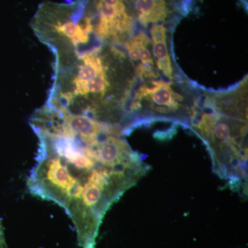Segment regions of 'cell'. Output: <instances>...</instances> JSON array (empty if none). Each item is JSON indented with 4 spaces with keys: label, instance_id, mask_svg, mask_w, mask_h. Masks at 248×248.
<instances>
[{
    "label": "cell",
    "instance_id": "cell-1",
    "mask_svg": "<svg viewBox=\"0 0 248 248\" xmlns=\"http://www.w3.org/2000/svg\"><path fill=\"white\" fill-rule=\"evenodd\" d=\"M35 132L39 146L27 179L29 192L60 205L76 228L80 247L95 248L104 215L135 183L131 161L115 167L102 162L99 144L104 133L86 138L63 122Z\"/></svg>",
    "mask_w": 248,
    "mask_h": 248
},
{
    "label": "cell",
    "instance_id": "cell-2",
    "mask_svg": "<svg viewBox=\"0 0 248 248\" xmlns=\"http://www.w3.org/2000/svg\"><path fill=\"white\" fill-rule=\"evenodd\" d=\"M200 93L185 79L146 80L137 83L129 103L128 115L145 118L192 117Z\"/></svg>",
    "mask_w": 248,
    "mask_h": 248
},
{
    "label": "cell",
    "instance_id": "cell-3",
    "mask_svg": "<svg viewBox=\"0 0 248 248\" xmlns=\"http://www.w3.org/2000/svg\"><path fill=\"white\" fill-rule=\"evenodd\" d=\"M0 248H7L6 241L4 234V231H3L2 224H1V218H0Z\"/></svg>",
    "mask_w": 248,
    "mask_h": 248
}]
</instances>
